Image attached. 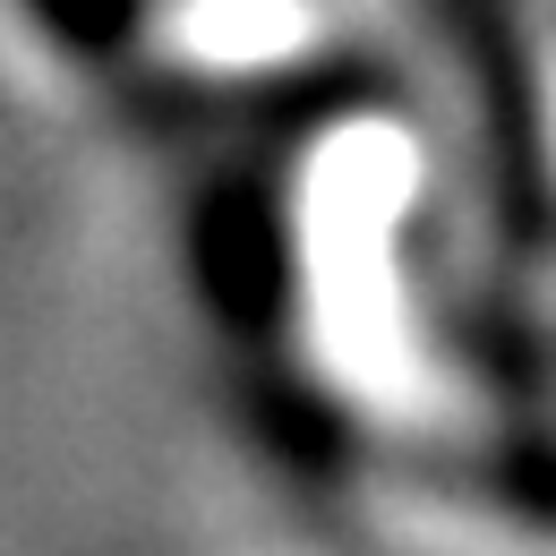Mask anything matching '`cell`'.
<instances>
[{"label": "cell", "instance_id": "cell-2", "mask_svg": "<svg viewBox=\"0 0 556 556\" xmlns=\"http://www.w3.org/2000/svg\"><path fill=\"white\" fill-rule=\"evenodd\" d=\"M317 0H154L138 35V70L172 94H275L326 61Z\"/></svg>", "mask_w": 556, "mask_h": 556}, {"label": "cell", "instance_id": "cell-3", "mask_svg": "<svg viewBox=\"0 0 556 556\" xmlns=\"http://www.w3.org/2000/svg\"><path fill=\"white\" fill-rule=\"evenodd\" d=\"M146 9L154 0H9V17L61 70H121V61H138Z\"/></svg>", "mask_w": 556, "mask_h": 556}, {"label": "cell", "instance_id": "cell-1", "mask_svg": "<svg viewBox=\"0 0 556 556\" xmlns=\"http://www.w3.org/2000/svg\"><path fill=\"white\" fill-rule=\"evenodd\" d=\"M412 206L419 138L394 121H351L317 146L300 214H291V275L317 317V359L351 394H412L419 291H412Z\"/></svg>", "mask_w": 556, "mask_h": 556}, {"label": "cell", "instance_id": "cell-4", "mask_svg": "<svg viewBox=\"0 0 556 556\" xmlns=\"http://www.w3.org/2000/svg\"><path fill=\"white\" fill-rule=\"evenodd\" d=\"M522 129L556 180V0H531L522 17Z\"/></svg>", "mask_w": 556, "mask_h": 556}]
</instances>
